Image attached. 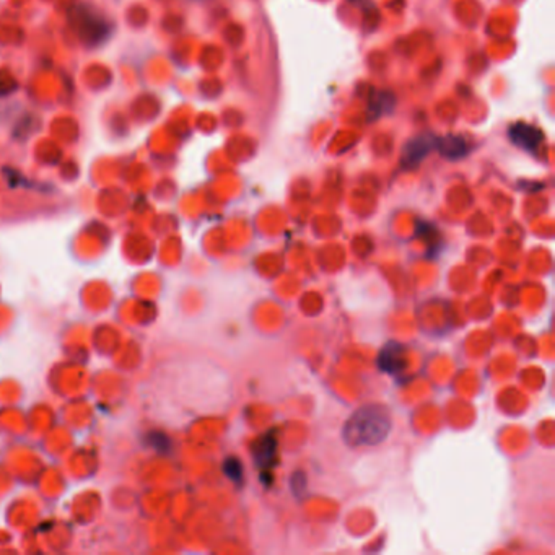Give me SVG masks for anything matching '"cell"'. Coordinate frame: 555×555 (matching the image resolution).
Listing matches in <instances>:
<instances>
[{
	"label": "cell",
	"mask_w": 555,
	"mask_h": 555,
	"mask_svg": "<svg viewBox=\"0 0 555 555\" xmlns=\"http://www.w3.org/2000/svg\"><path fill=\"white\" fill-rule=\"evenodd\" d=\"M223 471H225L227 477H230L231 481H235V482L241 481L243 466H241V462H239L238 458H233V456H231V458H228L225 461V464H223Z\"/></svg>",
	"instance_id": "obj_8"
},
{
	"label": "cell",
	"mask_w": 555,
	"mask_h": 555,
	"mask_svg": "<svg viewBox=\"0 0 555 555\" xmlns=\"http://www.w3.org/2000/svg\"><path fill=\"white\" fill-rule=\"evenodd\" d=\"M378 365L384 373L396 374L406 368L404 349L397 342H388L378 357Z\"/></svg>",
	"instance_id": "obj_5"
},
{
	"label": "cell",
	"mask_w": 555,
	"mask_h": 555,
	"mask_svg": "<svg viewBox=\"0 0 555 555\" xmlns=\"http://www.w3.org/2000/svg\"><path fill=\"white\" fill-rule=\"evenodd\" d=\"M510 139L515 145H518L520 149L525 150H536L539 144L542 142V132L534 126L525 122H516L510 127Z\"/></svg>",
	"instance_id": "obj_4"
},
{
	"label": "cell",
	"mask_w": 555,
	"mask_h": 555,
	"mask_svg": "<svg viewBox=\"0 0 555 555\" xmlns=\"http://www.w3.org/2000/svg\"><path fill=\"white\" fill-rule=\"evenodd\" d=\"M72 26L81 45L96 47L110 40L113 25L103 13L88 5H79L72 13Z\"/></svg>",
	"instance_id": "obj_2"
},
{
	"label": "cell",
	"mask_w": 555,
	"mask_h": 555,
	"mask_svg": "<svg viewBox=\"0 0 555 555\" xmlns=\"http://www.w3.org/2000/svg\"><path fill=\"white\" fill-rule=\"evenodd\" d=\"M254 461L261 469L269 471L270 467H274L275 464V456H277V438L274 435L268 433L264 435L263 438H259V442L254 445Z\"/></svg>",
	"instance_id": "obj_6"
},
{
	"label": "cell",
	"mask_w": 555,
	"mask_h": 555,
	"mask_svg": "<svg viewBox=\"0 0 555 555\" xmlns=\"http://www.w3.org/2000/svg\"><path fill=\"white\" fill-rule=\"evenodd\" d=\"M433 149H437V137H433V135L430 134L416 137L412 142L407 144V147L404 149L402 166L404 168L417 166Z\"/></svg>",
	"instance_id": "obj_3"
},
{
	"label": "cell",
	"mask_w": 555,
	"mask_h": 555,
	"mask_svg": "<svg viewBox=\"0 0 555 555\" xmlns=\"http://www.w3.org/2000/svg\"><path fill=\"white\" fill-rule=\"evenodd\" d=\"M393 428L391 413L384 406L368 404L347 418L342 438L350 448H367L383 443Z\"/></svg>",
	"instance_id": "obj_1"
},
{
	"label": "cell",
	"mask_w": 555,
	"mask_h": 555,
	"mask_svg": "<svg viewBox=\"0 0 555 555\" xmlns=\"http://www.w3.org/2000/svg\"><path fill=\"white\" fill-rule=\"evenodd\" d=\"M437 149L440 154L450 160L462 159L467 154L466 140L459 135H448V137L437 139Z\"/></svg>",
	"instance_id": "obj_7"
}]
</instances>
